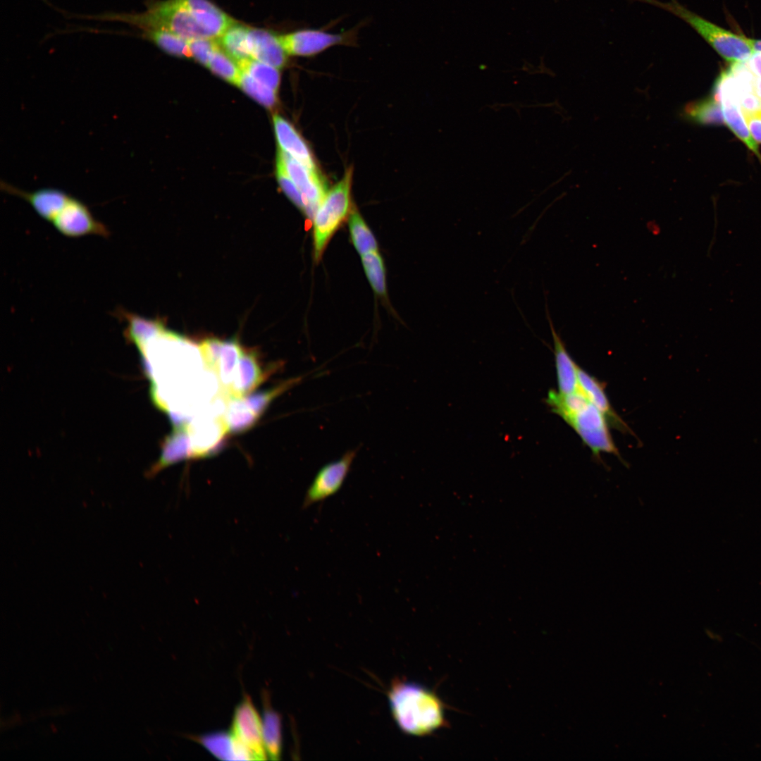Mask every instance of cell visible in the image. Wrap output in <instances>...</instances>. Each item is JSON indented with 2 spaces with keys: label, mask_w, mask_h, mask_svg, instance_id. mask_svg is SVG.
<instances>
[{
  "label": "cell",
  "mask_w": 761,
  "mask_h": 761,
  "mask_svg": "<svg viewBox=\"0 0 761 761\" xmlns=\"http://www.w3.org/2000/svg\"><path fill=\"white\" fill-rule=\"evenodd\" d=\"M361 261L367 279L374 292L385 297L387 293L385 270L383 260L378 252L361 256Z\"/></svg>",
  "instance_id": "cell-29"
},
{
  "label": "cell",
  "mask_w": 761,
  "mask_h": 761,
  "mask_svg": "<svg viewBox=\"0 0 761 761\" xmlns=\"http://www.w3.org/2000/svg\"><path fill=\"white\" fill-rule=\"evenodd\" d=\"M355 450H348L340 458L323 466L307 490L302 509L323 502L342 488L356 457Z\"/></svg>",
  "instance_id": "cell-8"
},
{
  "label": "cell",
  "mask_w": 761,
  "mask_h": 761,
  "mask_svg": "<svg viewBox=\"0 0 761 761\" xmlns=\"http://www.w3.org/2000/svg\"><path fill=\"white\" fill-rule=\"evenodd\" d=\"M546 317L548 321L554 345V354L557 373L558 392L567 395L579 390L578 367L565 345L554 328V325L545 304Z\"/></svg>",
  "instance_id": "cell-15"
},
{
  "label": "cell",
  "mask_w": 761,
  "mask_h": 761,
  "mask_svg": "<svg viewBox=\"0 0 761 761\" xmlns=\"http://www.w3.org/2000/svg\"><path fill=\"white\" fill-rule=\"evenodd\" d=\"M302 378L301 376L289 378L270 390L247 397H243L244 400L250 409L258 416H260L274 399L297 385L300 383Z\"/></svg>",
  "instance_id": "cell-32"
},
{
  "label": "cell",
  "mask_w": 761,
  "mask_h": 761,
  "mask_svg": "<svg viewBox=\"0 0 761 761\" xmlns=\"http://www.w3.org/2000/svg\"><path fill=\"white\" fill-rule=\"evenodd\" d=\"M264 376L253 354H242L233 380L223 392L228 398H240L258 386Z\"/></svg>",
  "instance_id": "cell-19"
},
{
  "label": "cell",
  "mask_w": 761,
  "mask_h": 761,
  "mask_svg": "<svg viewBox=\"0 0 761 761\" xmlns=\"http://www.w3.org/2000/svg\"><path fill=\"white\" fill-rule=\"evenodd\" d=\"M273 127L279 149L313 171H318L311 151L296 129L285 118L275 114Z\"/></svg>",
  "instance_id": "cell-18"
},
{
  "label": "cell",
  "mask_w": 761,
  "mask_h": 761,
  "mask_svg": "<svg viewBox=\"0 0 761 761\" xmlns=\"http://www.w3.org/2000/svg\"><path fill=\"white\" fill-rule=\"evenodd\" d=\"M194 739L220 760H256L253 753L233 732H215L196 737Z\"/></svg>",
  "instance_id": "cell-17"
},
{
  "label": "cell",
  "mask_w": 761,
  "mask_h": 761,
  "mask_svg": "<svg viewBox=\"0 0 761 761\" xmlns=\"http://www.w3.org/2000/svg\"><path fill=\"white\" fill-rule=\"evenodd\" d=\"M746 63L753 74L761 78V53L755 51Z\"/></svg>",
  "instance_id": "cell-38"
},
{
  "label": "cell",
  "mask_w": 761,
  "mask_h": 761,
  "mask_svg": "<svg viewBox=\"0 0 761 761\" xmlns=\"http://www.w3.org/2000/svg\"><path fill=\"white\" fill-rule=\"evenodd\" d=\"M192 57L206 66L210 56L218 46L216 39L201 37L188 41Z\"/></svg>",
  "instance_id": "cell-35"
},
{
  "label": "cell",
  "mask_w": 761,
  "mask_h": 761,
  "mask_svg": "<svg viewBox=\"0 0 761 761\" xmlns=\"http://www.w3.org/2000/svg\"><path fill=\"white\" fill-rule=\"evenodd\" d=\"M247 28L248 25L237 21L216 39L222 49L238 65L252 58L247 44Z\"/></svg>",
  "instance_id": "cell-22"
},
{
  "label": "cell",
  "mask_w": 761,
  "mask_h": 761,
  "mask_svg": "<svg viewBox=\"0 0 761 761\" xmlns=\"http://www.w3.org/2000/svg\"><path fill=\"white\" fill-rule=\"evenodd\" d=\"M659 7L693 28L724 59L731 64L745 63L754 54L748 38L736 35L690 11L677 0H632Z\"/></svg>",
  "instance_id": "cell-3"
},
{
  "label": "cell",
  "mask_w": 761,
  "mask_h": 761,
  "mask_svg": "<svg viewBox=\"0 0 761 761\" xmlns=\"http://www.w3.org/2000/svg\"><path fill=\"white\" fill-rule=\"evenodd\" d=\"M206 67L225 80L237 85L242 71L238 64L222 49L218 43Z\"/></svg>",
  "instance_id": "cell-31"
},
{
  "label": "cell",
  "mask_w": 761,
  "mask_h": 761,
  "mask_svg": "<svg viewBox=\"0 0 761 761\" xmlns=\"http://www.w3.org/2000/svg\"><path fill=\"white\" fill-rule=\"evenodd\" d=\"M388 700L396 724L405 734L426 736L446 724L444 704L421 685L395 681L388 691Z\"/></svg>",
  "instance_id": "cell-1"
},
{
  "label": "cell",
  "mask_w": 761,
  "mask_h": 761,
  "mask_svg": "<svg viewBox=\"0 0 761 761\" xmlns=\"http://www.w3.org/2000/svg\"><path fill=\"white\" fill-rule=\"evenodd\" d=\"M277 166V179L283 192L287 197L305 214L307 210V203L302 194L286 174L280 165Z\"/></svg>",
  "instance_id": "cell-34"
},
{
  "label": "cell",
  "mask_w": 761,
  "mask_h": 761,
  "mask_svg": "<svg viewBox=\"0 0 761 761\" xmlns=\"http://www.w3.org/2000/svg\"><path fill=\"white\" fill-rule=\"evenodd\" d=\"M277 164L280 165L298 187L308 207L305 216L312 220L328 192L326 180L318 171H313L278 149Z\"/></svg>",
  "instance_id": "cell-7"
},
{
  "label": "cell",
  "mask_w": 761,
  "mask_h": 761,
  "mask_svg": "<svg viewBox=\"0 0 761 761\" xmlns=\"http://www.w3.org/2000/svg\"><path fill=\"white\" fill-rule=\"evenodd\" d=\"M1 186L7 193L28 202L38 215L49 222L54 220L70 198L64 192L55 188L47 187L27 192L7 182H1Z\"/></svg>",
  "instance_id": "cell-12"
},
{
  "label": "cell",
  "mask_w": 761,
  "mask_h": 761,
  "mask_svg": "<svg viewBox=\"0 0 761 761\" xmlns=\"http://www.w3.org/2000/svg\"><path fill=\"white\" fill-rule=\"evenodd\" d=\"M232 732L253 753L256 760L267 759L262 719L249 697L245 698L235 710Z\"/></svg>",
  "instance_id": "cell-10"
},
{
  "label": "cell",
  "mask_w": 761,
  "mask_h": 761,
  "mask_svg": "<svg viewBox=\"0 0 761 761\" xmlns=\"http://www.w3.org/2000/svg\"><path fill=\"white\" fill-rule=\"evenodd\" d=\"M187 426L188 424L175 427L173 433L164 443L159 459L147 473L148 477H152L163 468L174 463L194 457Z\"/></svg>",
  "instance_id": "cell-20"
},
{
  "label": "cell",
  "mask_w": 761,
  "mask_h": 761,
  "mask_svg": "<svg viewBox=\"0 0 761 761\" xmlns=\"http://www.w3.org/2000/svg\"><path fill=\"white\" fill-rule=\"evenodd\" d=\"M247 44L252 58L278 69L287 63L289 56L281 44L278 34L269 30L248 26Z\"/></svg>",
  "instance_id": "cell-11"
},
{
  "label": "cell",
  "mask_w": 761,
  "mask_h": 761,
  "mask_svg": "<svg viewBox=\"0 0 761 761\" xmlns=\"http://www.w3.org/2000/svg\"><path fill=\"white\" fill-rule=\"evenodd\" d=\"M243 350L236 340L223 341L220 355L214 371L219 380L223 393L228 389L233 380Z\"/></svg>",
  "instance_id": "cell-23"
},
{
  "label": "cell",
  "mask_w": 761,
  "mask_h": 761,
  "mask_svg": "<svg viewBox=\"0 0 761 761\" xmlns=\"http://www.w3.org/2000/svg\"><path fill=\"white\" fill-rule=\"evenodd\" d=\"M748 41L754 51L761 53V39L748 38Z\"/></svg>",
  "instance_id": "cell-40"
},
{
  "label": "cell",
  "mask_w": 761,
  "mask_h": 761,
  "mask_svg": "<svg viewBox=\"0 0 761 761\" xmlns=\"http://www.w3.org/2000/svg\"><path fill=\"white\" fill-rule=\"evenodd\" d=\"M224 418L228 430L233 433H239L253 426L259 416L245 402L244 397L228 398Z\"/></svg>",
  "instance_id": "cell-24"
},
{
  "label": "cell",
  "mask_w": 761,
  "mask_h": 761,
  "mask_svg": "<svg viewBox=\"0 0 761 761\" xmlns=\"http://www.w3.org/2000/svg\"><path fill=\"white\" fill-rule=\"evenodd\" d=\"M352 177V170L349 168L340 181L327 192L314 214L312 221L316 261L321 259L328 243L349 215Z\"/></svg>",
  "instance_id": "cell-4"
},
{
  "label": "cell",
  "mask_w": 761,
  "mask_h": 761,
  "mask_svg": "<svg viewBox=\"0 0 761 761\" xmlns=\"http://www.w3.org/2000/svg\"><path fill=\"white\" fill-rule=\"evenodd\" d=\"M237 85L248 95L267 108L274 107L277 103L276 92L259 82L243 71L241 73Z\"/></svg>",
  "instance_id": "cell-33"
},
{
  "label": "cell",
  "mask_w": 761,
  "mask_h": 761,
  "mask_svg": "<svg viewBox=\"0 0 761 761\" xmlns=\"http://www.w3.org/2000/svg\"><path fill=\"white\" fill-rule=\"evenodd\" d=\"M348 224L352 242L359 254L362 256L377 252L375 236L357 210L353 209L350 213Z\"/></svg>",
  "instance_id": "cell-27"
},
{
  "label": "cell",
  "mask_w": 761,
  "mask_h": 761,
  "mask_svg": "<svg viewBox=\"0 0 761 761\" xmlns=\"http://www.w3.org/2000/svg\"><path fill=\"white\" fill-rule=\"evenodd\" d=\"M223 341L217 338L204 340L199 346L205 366L214 372L222 347Z\"/></svg>",
  "instance_id": "cell-36"
},
{
  "label": "cell",
  "mask_w": 761,
  "mask_h": 761,
  "mask_svg": "<svg viewBox=\"0 0 761 761\" xmlns=\"http://www.w3.org/2000/svg\"><path fill=\"white\" fill-rule=\"evenodd\" d=\"M356 27L341 32H330L324 28H302L280 34L281 44L288 56L313 57L335 46L357 45Z\"/></svg>",
  "instance_id": "cell-5"
},
{
  "label": "cell",
  "mask_w": 761,
  "mask_h": 761,
  "mask_svg": "<svg viewBox=\"0 0 761 761\" xmlns=\"http://www.w3.org/2000/svg\"><path fill=\"white\" fill-rule=\"evenodd\" d=\"M192 16L209 38L218 39L237 22L209 0H175Z\"/></svg>",
  "instance_id": "cell-13"
},
{
  "label": "cell",
  "mask_w": 761,
  "mask_h": 761,
  "mask_svg": "<svg viewBox=\"0 0 761 761\" xmlns=\"http://www.w3.org/2000/svg\"><path fill=\"white\" fill-rule=\"evenodd\" d=\"M240 70L262 85L276 92L280 82L279 69L254 58L238 65Z\"/></svg>",
  "instance_id": "cell-30"
},
{
  "label": "cell",
  "mask_w": 761,
  "mask_h": 761,
  "mask_svg": "<svg viewBox=\"0 0 761 761\" xmlns=\"http://www.w3.org/2000/svg\"><path fill=\"white\" fill-rule=\"evenodd\" d=\"M194 457L207 456L228 431L224 414L219 416H201L188 424Z\"/></svg>",
  "instance_id": "cell-14"
},
{
  "label": "cell",
  "mask_w": 761,
  "mask_h": 761,
  "mask_svg": "<svg viewBox=\"0 0 761 761\" xmlns=\"http://www.w3.org/2000/svg\"><path fill=\"white\" fill-rule=\"evenodd\" d=\"M51 223L59 233L69 237L110 235L108 228L94 217L89 208L71 197Z\"/></svg>",
  "instance_id": "cell-9"
},
{
  "label": "cell",
  "mask_w": 761,
  "mask_h": 761,
  "mask_svg": "<svg viewBox=\"0 0 761 761\" xmlns=\"http://www.w3.org/2000/svg\"><path fill=\"white\" fill-rule=\"evenodd\" d=\"M262 729L268 756L272 760H280L282 751L281 717L267 703L264 705Z\"/></svg>",
  "instance_id": "cell-21"
},
{
  "label": "cell",
  "mask_w": 761,
  "mask_h": 761,
  "mask_svg": "<svg viewBox=\"0 0 761 761\" xmlns=\"http://www.w3.org/2000/svg\"><path fill=\"white\" fill-rule=\"evenodd\" d=\"M720 104L724 122L729 128L750 149L760 156L757 144L748 130L741 106L729 101H722Z\"/></svg>",
  "instance_id": "cell-26"
},
{
  "label": "cell",
  "mask_w": 761,
  "mask_h": 761,
  "mask_svg": "<svg viewBox=\"0 0 761 761\" xmlns=\"http://www.w3.org/2000/svg\"><path fill=\"white\" fill-rule=\"evenodd\" d=\"M142 38L156 45L163 51L178 57H192L188 41L171 32L161 30H141Z\"/></svg>",
  "instance_id": "cell-25"
},
{
  "label": "cell",
  "mask_w": 761,
  "mask_h": 761,
  "mask_svg": "<svg viewBox=\"0 0 761 761\" xmlns=\"http://www.w3.org/2000/svg\"><path fill=\"white\" fill-rule=\"evenodd\" d=\"M145 5L146 10L140 13L108 11L75 16L82 19L124 23L140 30H166L187 41L209 38L190 13L175 0H147Z\"/></svg>",
  "instance_id": "cell-2"
},
{
  "label": "cell",
  "mask_w": 761,
  "mask_h": 761,
  "mask_svg": "<svg viewBox=\"0 0 761 761\" xmlns=\"http://www.w3.org/2000/svg\"><path fill=\"white\" fill-rule=\"evenodd\" d=\"M583 443L600 458V452L610 453L621 459L609 431L608 422L602 413L590 402L582 409L565 420Z\"/></svg>",
  "instance_id": "cell-6"
},
{
  "label": "cell",
  "mask_w": 761,
  "mask_h": 761,
  "mask_svg": "<svg viewBox=\"0 0 761 761\" xmlns=\"http://www.w3.org/2000/svg\"><path fill=\"white\" fill-rule=\"evenodd\" d=\"M748 130L755 142H761V110L743 112Z\"/></svg>",
  "instance_id": "cell-37"
},
{
  "label": "cell",
  "mask_w": 761,
  "mask_h": 761,
  "mask_svg": "<svg viewBox=\"0 0 761 761\" xmlns=\"http://www.w3.org/2000/svg\"><path fill=\"white\" fill-rule=\"evenodd\" d=\"M578 381L581 390L605 416L608 423L623 433H632L627 424L621 419L612 407L605 390V384L578 367Z\"/></svg>",
  "instance_id": "cell-16"
},
{
  "label": "cell",
  "mask_w": 761,
  "mask_h": 761,
  "mask_svg": "<svg viewBox=\"0 0 761 761\" xmlns=\"http://www.w3.org/2000/svg\"><path fill=\"white\" fill-rule=\"evenodd\" d=\"M684 113L688 119L699 124L720 125L724 123L722 106L714 98L688 105Z\"/></svg>",
  "instance_id": "cell-28"
},
{
  "label": "cell",
  "mask_w": 761,
  "mask_h": 761,
  "mask_svg": "<svg viewBox=\"0 0 761 761\" xmlns=\"http://www.w3.org/2000/svg\"><path fill=\"white\" fill-rule=\"evenodd\" d=\"M753 93L761 101V78L755 75Z\"/></svg>",
  "instance_id": "cell-39"
}]
</instances>
